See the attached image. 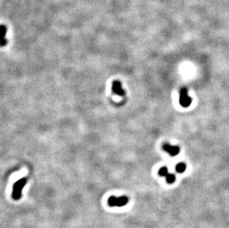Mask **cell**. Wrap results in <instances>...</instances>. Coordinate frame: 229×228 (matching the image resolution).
<instances>
[{
  "label": "cell",
  "instance_id": "obj_6",
  "mask_svg": "<svg viewBox=\"0 0 229 228\" xmlns=\"http://www.w3.org/2000/svg\"><path fill=\"white\" fill-rule=\"evenodd\" d=\"M2 38L1 40V46L4 47L5 45H6L7 42H8L6 38H5V35L7 33V27L2 25Z\"/></svg>",
  "mask_w": 229,
  "mask_h": 228
},
{
  "label": "cell",
  "instance_id": "obj_2",
  "mask_svg": "<svg viewBox=\"0 0 229 228\" xmlns=\"http://www.w3.org/2000/svg\"><path fill=\"white\" fill-rule=\"evenodd\" d=\"M128 202V198L125 195L120 197L111 196L108 200V204L110 207H123Z\"/></svg>",
  "mask_w": 229,
  "mask_h": 228
},
{
  "label": "cell",
  "instance_id": "obj_8",
  "mask_svg": "<svg viewBox=\"0 0 229 228\" xmlns=\"http://www.w3.org/2000/svg\"><path fill=\"white\" fill-rule=\"evenodd\" d=\"M165 179H166V182L168 183V184H172L175 182V179H176V177L174 174L172 173H169L165 176Z\"/></svg>",
  "mask_w": 229,
  "mask_h": 228
},
{
  "label": "cell",
  "instance_id": "obj_1",
  "mask_svg": "<svg viewBox=\"0 0 229 228\" xmlns=\"http://www.w3.org/2000/svg\"><path fill=\"white\" fill-rule=\"evenodd\" d=\"M28 182V178L24 177L18 180L17 182L14 183V187H13V192H12V198L14 200H19L22 197V190L24 187Z\"/></svg>",
  "mask_w": 229,
  "mask_h": 228
},
{
  "label": "cell",
  "instance_id": "obj_9",
  "mask_svg": "<svg viewBox=\"0 0 229 228\" xmlns=\"http://www.w3.org/2000/svg\"><path fill=\"white\" fill-rule=\"evenodd\" d=\"M158 173L160 176H165V177L168 174L167 167H163V168H160V169L159 170Z\"/></svg>",
  "mask_w": 229,
  "mask_h": 228
},
{
  "label": "cell",
  "instance_id": "obj_5",
  "mask_svg": "<svg viewBox=\"0 0 229 228\" xmlns=\"http://www.w3.org/2000/svg\"><path fill=\"white\" fill-rule=\"evenodd\" d=\"M112 91L120 96H123L125 94V91L122 88V84L119 81H114L112 83Z\"/></svg>",
  "mask_w": 229,
  "mask_h": 228
},
{
  "label": "cell",
  "instance_id": "obj_7",
  "mask_svg": "<svg viewBox=\"0 0 229 228\" xmlns=\"http://www.w3.org/2000/svg\"><path fill=\"white\" fill-rule=\"evenodd\" d=\"M185 169H186V165H185V164H184V163L181 162V163H179L178 164H176V171L177 172V173H183L184 171H185Z\"/></svg>",
  "mask_w": 229,
  "mask_h": 228
},
{
  "label": "cell",
  "instance_id": "obj_4",
  "mask_svg": "<svg viewBox=\"0 0 229 228\" xmlns=\"http://www.w3.org/2000/svg\"><path fill=\"white\" fill-rule=\"evenodd\" d=\"M163 150L168 153H169L171 157H175L180 153V148L177 146H172L168 143H165L163 145Z\"/></svg>",
  "mask_w": 229,
  "mask_h": 228
},
{
  "label": "cell",
  "instance_id": "obj_3",
  "mask_svg": "<svg viewBox=\"0 0 229 228\" xmlns=\"http://www.w3.org/2000/svg\"><path fill=\"white\" fill-rule=\"evenodd\" d=\"M191 98L188 95V90L183 87L180 91V104L184 107H188L191 104Z\"/></svg>",
  "mask_w": 229,
  "mask_h": 228
}]
</instances>
